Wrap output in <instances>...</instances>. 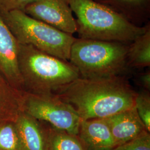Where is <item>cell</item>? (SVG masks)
<instances>
[{"label": "cell", "instance_id": "obj_1", "mask_svg": "<svg viewBox=\"0 0 150 150\" xmlns=\"http://www.w3.org/2000/svg\"><path fill=\"white\" fill-rule=\"evenodd\" d=\"M137 92L127 76L79 77L55 95L70 105L81 120L104 118L135 106Z\"/></svg>", "mask_w": 150, "mask_h": 150}, {"label": "cell", "instance_id": "obj_2", "mask_svg": "<svg viewBox=\"0 0 150 150\" xmlns=\"http://www.w3.org/2000/svg\"><path fill=\"white\" fill-rule=\"evenodd\" d=\"M18 67L23 92L41 96H55L62 88L80 77L69 61L45 53L31 45L20 44Z\"/></svg>", "mask_w": 150, "mask_h": 150}, {"label": "cell", "instance_id": "obj_3", "mask_svg": "<svg viewBox=\"0 0 150 150\" xmlns=\"http://www.w3.org/2000/svg\"><path fill=\"white\" fill-rule=\"evenodd\" d=\"M76 16L79 37L107 41L130 43L146 31L137 26L111 8L94 0H67Z\"/></svg>", "mask_w": 150, "mask_h": 150}, {"label": "cell", "instance_id": "obj_4", "mask_svg": "<svg viewBox=\"0 0 150 150\" xmlns=\"http://www.w3.org/2000/svg\"><path fill=\"white\" fill-rule=\"evenodd\" d=\"M129 43L76 38L69 61L79 70L80 77L101 79L132 72L127 64Z\"/></svg>", "mask_w": 150, "mask_h": 150}, {"label": "cell", "instance_id": "obj_5", "mask_svg": "<svg viewBox=\"0 0 150 150\" xmlns=\"http://www.w3.org/2000/svg\"><path fill=\"white\" fill-rule=\"evenodd\" d=\"M0 16L18 43L31 45L57 58L69 61L76 38L28 16L24 11L0 13Z\"/></svg>", "mask_w": 150, "mask_h": 150}, {"label": "cell", "instance_id": "obj_6", "mask_svg": "<svg viewBox=\"0 0 150 150\" xmlns=\"http://www.w3.org/2000/svg\"><path fill=\"white\" fill-rule=\"evenodd\" d=\"M21 111L57 129L77 135L81 119L68 103L56 96L22 92Z\"/></svg>", "mask_w": 150, "mask_h": 150}, {"label": "cell", "instance_id": "obj_7", "mask_svg": "<svg viewBox=\"0 0 150 150\" xmlns=\"http://www.w3.org/2000/svg\"><path fill=\"white\" fill-rule=\"evenodd\" d=\"M24 12L61 31L73 35L77 31L76 18L67 0H36Z\"/></svg>", "mask_w": 150, "mask_h": 150}, {"label": "cell", "instance_id": "obj_8", "mask_svg": "<svg viewBox=\"0 0 150 150\" xmlns=\"http://www.w3.org/2000/svg\"><path fill=\"white\" fill-rule=\"evenodd\" d=\"M19 45L0 16V73L15 88L23 92L18 62Z\"/></svg>", "mask_w": 150, "mask_h": 150}, {"label": "cell", "instance_id": "obj_9", "mask_svg": "<svg viewBox=\"0 0 150 150\" xmlns=\"http://www.w3.org/2000/svg\"><path fill=\"white\" fill-rule=\"evenodd\" d=\"M104 118L116 147L148 132L135 106Z\"/></svg>", "mask_w": 150, "mask_h": 150}, {"label": "cell", "instance_id": "obj_10", "mask_svg": "<svg viewBox=\"0 0 150 150\" xmlns=\"http://www.w3.org/2000/svg\"><path fill=\"white\" fill-rule=\"evenodd\" d=\"M22 150H51L47 123L21 111L16 118Z\"/></svg>", "mask_w": 150, "mask_h": 150}, {"label": "cell", "instance_id": "obj_11", "mask_svg": "<svg viewBox=\"0 0 150 150\" xmlns=\"http://www.w3.org/2000/svg\"><path fill=\"white\" fill-rule=\"evenodd\" d=\"M77 136L86 150H114L116 147L105 118L81 120Z\"/></svg>", "mask_w": 150, "mask_h": 150}, {"label": "cell", "instance_id": "obj_12", "mask_svg": "<svg viewBox=\"0 0 150 150\" xmlns=\"http://www.w3.org/2000/svg\"><path fill=\"white\" fill-rule=\"evenodd\" d=\"M117 12L137 26L147 24L150 17V0H95Z\"/></svg>", "mask_w": 150, "mask_h": 150}, {"label": "cell", "instance_id": "obj_13", "mask_svg": "<svg viewBox=\"0 0 150 150\" xmlns=\"http://www.w3.org/2000/svg\"><path fill=\"white\" fill-rule=\"evenodd\" d=\"M21 93L0 73V122L16 121L21 111Z\"/></svg>", "mask_w": 150, "mask_h": 150}, {"label": "cell", "instance_id": "obj_14", "mask_svg": "<svg viewBox=\"0 0 150 150\" xmlns=\"http://www.w3.org/2000/svg\"><path fill=\"white\" fill-rule=\"evenodd\" d=\"M127 64L131 70L150 66V25L146 31L129 45Z\"/></svg>", "mask_w": 150, "mask_h": 150}, {"label": "cell", "instance_id": "obj_15", "mask_svg": "<svg viewBox=\"0 0 150 150\" xmlns=\"http://www.w3.org/2000/svg\"><path fill=\"white\" fill-rule=\"evenodd\" d=\"M51 150H86L77 135L47 123Z\"/></svg>", "mask_w": 150, "mask_h": 150}, {"label": "cell", "instance_id": "obj_16", "mask_svg": "<svg viewBox=\"0 0 150 150\" xmlns=\"http://www.w3.org/2000/svg\"><path fill=\"white\" fill-rule=\"evenodd\" d=\"M0 150H22L20 134L14 120L0 122Z\"/></svg>", "mask_w": 150, "mask_h": 150}, {"label": "cell", "instance_id": "obj_17", "mask_svg": "<svg viewBox=\"0 0 150 150\" xmlns=\"http://www.w3.org/2000/svg\"><path fill=\"white\" fill-rule=\"evenodd\" d=\"M135 107L139 118L149 132H150V91L143 90L137 92L135 99Z\"/></svg>", "mask_w": 150, "mask_h": 150}, {"label": "cell", "instance_id": "obj_18", "mask_svg": "<svg viewBox=\"0 0 150 150\" xmlns=\"http://www.w3.org/2000/svg\"><path fill=\"white\" fill-rule=\"evenodd\" d=\"M114 150H150V132H146L128 142L120 145Z\"/></svg>", "mask_w": 150, "mask_h": 150}, {"label": "cell", "instance_id": "obj_19", "mask_svg": "<svg viewBox=\"0 0 150 150\" xmlns=\"http://www.w3.org/2000/svg\"><path fill=\"white\" fill-rule=\"evenodd\" d=\"M36 0H0V13L25 11L26 7Z\"/></svg>", "mask_w": 150, "mask_h": 150}, {"label": "cell", "instance_id": "obj_20", "mask_svg": "<svg viewBox=\"0 0 150 150\" xmlns=\"http://www.w3.org/2000/svg\"><path fill=\"white\" fill-rule=\"evenodd\" d=\"M136 81L137 84L143 88V90L150 91V67L144 72L139 73L137 75Z\"/></svg>", "mask_w": 150, "mask_h": 150}, {"label": "cell", "instance_id": "obj_21", "mask_svg": "<svg viewBox=\"0 0 150 150\" xmlns=\"http://www.w3.org/2000/svg\"><path fill=\"white\" fill-rule=\"evenodd\" d=\"M94 1H95V0H94Z\"/></svg>", "mask_w": 150, "mask_h": 150}]
</instances>
